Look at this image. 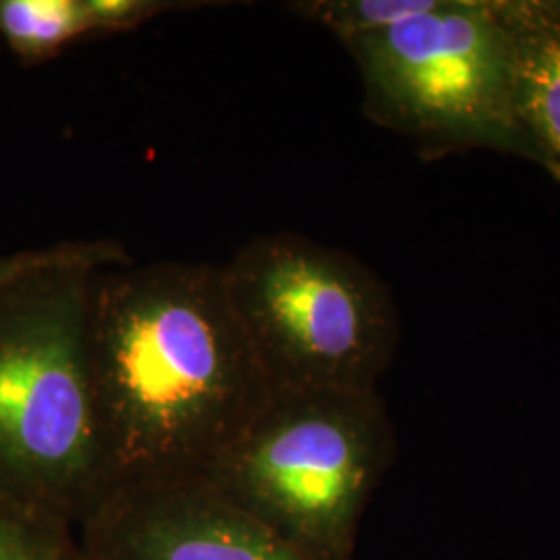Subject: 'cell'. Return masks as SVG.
Wrapping results in <instances>:
<instances>
[{"mask_svg":"<svg viewBox=\"0 0 560 560\" xmlns=\"http://www.w3.org/2000/svg\"><path fill=\"white\" fill-rule=\"evenodd\" d=\"M85 347L106 497L203 476L272 393L214 264L96 270Z\"/></svg>","mask_w":560,"mask_h":560,"instance_id":"1","label":"cell"},{"mask_svg":"<svg viewBox=\"0 0 560 560\" xmlns=\"http://www.w3.org/2000/svg\"><path fill=\"white\" fill-rule=\"evenodd\" d=\"M129 261L113 241H67L0 289V497L67 525L106 497L85 347L92 280Z\"/></svg>","mask_w":560,"mask_h":560,"instance_id":"2","label":"cell"},{"mask_svg":"<svg viewBox=\"0 0 560 560\" xmlns=\"http://www.w3.org/2000/svg\"><path fill=\"white\" fill-rule=\"evenodd\" d=\"M397 455L378 390H277L203 474L318 560H353L361 521Z\"/></svg>","mask_w":560,"mask_h":560,"instance_id":"3","label":"cell"},{"mask_svg":"<svg viewBox=\"0 0 560 560\" xmlns=\"http://www.w3.org/2000/svg\"><path fill=\"white\" fill-rule=\"evenodd\" d=\"M340 44L360 73L363 115L423 159L490 150L534 162L506 0H434L421 15Z\"/></svg>","mask_w":560,"mask_h":560,"instance_id":"4","label":"cell"},{"mask_svg":"<svg viewBox=\"0 0 560 560\" xmlns=\"http://www.w3.org/2000/svg\"><path fill=\"white\" fill-rule=\"evenodd\" d=\"M222 279L272 388L378 390L400 320L370 266L298 233H270L240 247Z\"/></svg>","mask_w":560,"mask_h":560,"instance_id":"5","label":"cell"},{"mask_svg":"<svg viewBox=\"0 0 560 560\" xmlns=\"http://www.w3.org/2000/svg\"><path fill=\"white\" fill-rule=\"evenodd\" d=\"M78 527L85 560H318L203 476L113 490Z\"/></svg>","mask_w":560,"mask_h":560,"instance_id":"6","label":"cell"},{"mask_svg":"<svg viewBox=\"0 0 560 560\" xmlns=\"http://www.w3.org/2000/svg\"><path fill=\"white\" fill-rule=\"evenodd\" d=\"M517 113L534 162L560 180V0H506Z\"/></svg>","mask_w":560,"mask_h":560,"instance_id":"7","label":"cell"},{"mask_svg":"<svg viewBox=\"0 0 560 560\" xmlns=\"http://www.w3.org/2000/svg\"><path fill=\"white\" fill-rule=\"evenodd\" d=\"M94 34L83 0H0V36L25 62H40Z\"/></svg>","mask_w":560,"mask_h":560,"instance_id":"8","label":"cell"},{"mask_svg":"<svg viewBox=\"0 0 560 560\" xmlns=\"http://www.w3.org/2000/svg\"><path fill=\"white\" fill-rule=\"evenodd\" d=\"M432 4L434 0H300L289 2V11L342 42L411 20Z\"/></svg>","mask_w":560,"mask_h":560,"instance_id":"9","label":"cell"},{"mask_svg":"<svg viewBox=\"0 0 560 560\" xmlns=\"http://www.w3.org/2000/svg\"><path fill=\"white\" fill-rule=\"evenodd\" d=\"M71 525L0 497V560H85Z\"/></svg>","mask_w":560,"mask_h":560,"instance_id":"10","label":"cell"},{"mask_svg":"<svg viewBox=\"0 0 560 560\" xmlns=\"http://www.w3.org/2000/svg\"><path fill=\"white\" fill-rule=\"evenodd\" d=\"M212 2H177V0H83L94 34H115L140 27L162 13L187 11Z\"/></svg>","mask_w":560,"mask_h":560,"instance_id":"11","label":"cell"},{"mask_svg":"<svg viewBox=\"0 0 560 560\" xmlns=\"http://www.w3.org/2000/svg\"><path fill=\"white\" fill-rule=\"evenodd\" d=\"M46 252H48V247H44V249H30V252H21V254L0 258V289L7 282L18 279L20 275H23L25 270H30L32 266H36L46 256Z\"/></svg>","mask_w":560,"mask_h":560,"instance_id":"12","label":"cell"}]
</instances>
